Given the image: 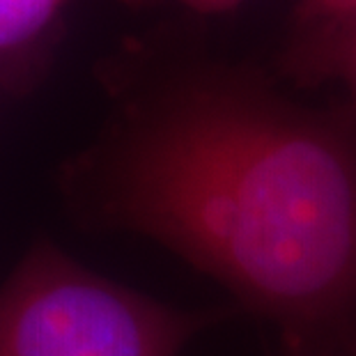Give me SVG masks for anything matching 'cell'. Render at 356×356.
<instances>
[{"mask_svg": "<svg viewBox=\"0 0 356 356\" xmlns=\"http://www.w3.org/2000/svg\"><path fill=\"white\" fill-rule=\"evenodd\" d=\"M232 313L165 306L37 246L0 290V356H179Z\"/></svg>", "mask_w": 356, "mask_h": 356, "instance_id": "2", "label": "cell"}, {"mask_svg": "<svg viewBox=\"0 0 356 356\" xmlns=\"http://www.w3.org/2000/svg\"><path fill=\"white\" fill-rule=\"evenodd\" d=\"M67 3L70 0H0V56H14L40 42Z\"/></svg>", "mask_w": 356, "mask_h": 356, "instance_id": "4", "label": "cell"}, {"mask_svg": "<svg viewBox=\"0 0 356 356\" xmlns=\"http://www.w3.org/2000/svg\"><path fill=\"white\" fill-rule=\"evenodd\" d=\"M175 3L184 5L198 14H223L237 10L244 0H175Z\"/></svg>", "mask_w": 356, "mask_h": 356, "instance_id": "6", "label": "cell"}, {"mask_svg": "<svg viewBox=\"0 0 356 356\" xmlns=\"http://www.w3.org/2000/svg\"><path fill=\"white\" fill-rule=\"evenodd\" d=\"M297 30H315L356 19V0H297Z\"/></svg>", "mask_w": 356, "mask_h": 356, "instance_id": "5", "label": "cell"}, {"mask_svg": "<svg viewBox=\"0 0 356 356\" xmlns=\"http://www.w3.org/2000/svg\"><path fill=\"white\" fill-rule=\"evenodd\" d=\"M283 70L299 86L338 83L356 106V19L345 24L297 30L285 51Z\"/></svg>", "mask_w": 356, "mask_h": 356, "instance_id": "3", "label": "cell"}, {"mask_svg": "<svg viewBox=\"0 0 356 356\" xmlns=\"http://www.w3.org/2000/svg\"><path fill=\"white\" fill-rule=\"evenodd\" d=\"M81 181L278 331L285 356H356V106L313 108L246 67L193 63L127 102Z\"/></svg>", "mask_w": 356, "mask_h": 356, "instance_id": "1", "label": "cell"}]
</instances>
